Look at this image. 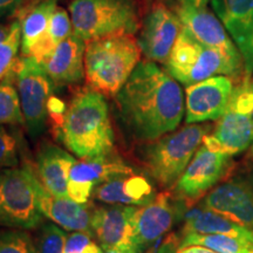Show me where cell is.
<instances>
[{
	"mask_svg": "<svg viewBox=\"0 0 253 253\" xmlns=\"http://www.w3.org/2000/svg\"><path fill=\"white\" fill-rule=\"evenodd\" d=\"M182 27L195 38L202 45L217 49L230 58L244 62L238 47L227 36L225 27L210 9L205 7L181 5L175 8Z\"/></svg>",
	"mask_w": 253,
	"mask_h": 253,
	"instance_id": "14",
	"label": "cell"
},
{
	"mask_svg": "<svg viewBox=\"0 0 253 253\" xmlns=\"http://www.w3.org/2000/svg\"><path fill=\"white\" fill-rule=\"evenodd\" d=\"M25 126L32 137L42 134L48 115L47 103L52 96L54 82L42 66L32 56H21L13 69Z\"/></svg>",
	"mask_w": 253,
	"mask_h": 253,
	"instance_id": "8",
	"label": "cell"
},
{
	"mask_svg": "<svg viewBox=\"0 0 253 253\" xmlns=\"http://www.w3.org/2000/svg\"><path fill=\"white\" fill-rule=\"evenodd\" d=\"M212 8L236 41L244 60L245 75L253 74V0H211Z\"/></svg>",
	"mask_w": 253,
	"mask_h": 253,
	"instance_id": "15",
	"label": "cell"
},
{
	"mask_svg": "<svg viewBox=\"0 0 253 253\" xmlns=\"http://www.w3.org/2000/svg\"><path fill=\"white\" fill-rule=\"evenodd\" d=\"M63 253H103L88 232H74L67 237Z\"/></svg>",
	"mask_w": 253,
	"mask_h": 253,
	"instance_id": "32",
	"label": "cell"
},
{
	"mask_svg": "<svg viewBox=\"0 0 253 253\" xmlns=\"http://www.w3.org/2000/svg\"><path fill=\"white\" fill-rule=\"evenodd\" d=\"M38 208L40 212L65 230L74 232L91 233V214L86 204H79L71 198L56 197L43 188L42 183L36 179Z\"/></svg>",
	"mask_w": 253,
	"mask_h": 253,
	"instance_id": "19",
	"label": "cell"
},
{
	"mask_svg": "<svg viewBox=\"0 0 253 253\" xmlns=\"http://www.w3.org/2000/svg\"><path fill=\"white\" fill-rule=\"evenodd\" d=\"M36 179L27 167L0 169V226L31 230L41 223Z\"/></svg>",
	"mask_w": 253,
	"mask_h": 253,
	"instance_id": "7",
	"label": "cell"
},
{
	"mask_svg": "<svg viewBox=\"0 0 253 253\" xmlns=\"http://www.w3.org/2000/svg\"><path fill=\"white\" fill-rule=\"evenodd\" d=\"M201 245L218 253H253V243L226 235H186L181 248Z\"/></svg>",
	"mask_w": 253,
	"mask_h": 253,
	"instance_id": "26",
	"label": "cell"
},
{
	"mask_svg": "<svg viewBox=\"0 0 253 253\" xmlns=\"http://www.w3.org/2000/svg\"><path fill=\"white\" fill-rule=\"evenodd\" d=\"M67 235L56 225L47 223L41 229L38 252L39 253H63Z\"/></svg>",
	"mask_w": 253,
	"mask_h": 253,
	"instance_id": "30",
	"label": "cell"
},
{
	"mask_svg": "<svg viewBox=\"0 0 253 253\" xmlns=\"http://www.w3.org/2000/svg\"><path fill=\"white\" fill-rule=\"evenodd\" d=\"M97 201L113 205H147L154 201V190L150 183L134 173L114 177L94 190Z\"/></svg>",
	"mask_w": 253,
	"mask_h": 253,
	"instance_id": "21",
	"label": "cell"
},
{
	"mask_svg": "<svg viewBox=\"0 0 253 253\" xmlns=\"http://www.w3.org/2000/svg\"><path fill=\"white\" fill-rule=\"evenodd\" d=\"M182 30L176 12L156 2L145 15L138 37V45L148 60L166 63Z\"/></svg>",
	"mask_w": 253,
	"mask_h": 253,
	"instance_id": "9",
	"label": "cell"
},
{
	"mask_svg": "<svg viewBox=\"0 0 253 253\" xmlns=\"http://www.w3.org/2000/svg\"><path fill=\"white\" fill-rule=\"evenodd\" d=\"M166 66L169 74L185 86L208 80L216 74L231 78L235 84L246 77L244 62L202 45L183 27Z\"/></svg>",
	"mask_w": 253,
	"mask_h": 253,
	"instance_id": "4",
	"label": "cell"
},
{
	"mask_svg": "<svg viewBox=\"0 0 253 253\" xmlns=\"http://www.w3.org/2000/svg\"><path fill=\"white\" fill-rule=\"evenodd\" d=\"M18 137L5 126H0V169L15 168L19 163Z\"/></svg>",
	"mask_w": 253,
	"mask_h": 253,
	"instance_id": "31",
	"label": "cell"
},
{
	"mask_svg": "<svg viewBox=\"0 0 253 253\" xmlns=\"http://www.w3.org/2000/svg\"><path fill=\"white\" fill-rule=\"evenodd\" d=\"M184 235H226L249 240L253 243V231L213 211L204 210L192 211L186 216Z\"/></svg>",
	"mask_w": 253,
	"mask_h": 253,
	"instance_id": "23",
	"label": "cell"
},
{
	"mask_svg": "<svg viewBox=\"0 0 253 253\" xmlns=\"http://www.w3.org/2000/svg\"><path fill=\"white\" fill-rule=\"evenodd\" d=\"M19 48H21V25L20 20H15L7 37L0 43V82L13 72L19 60Z\"/></svg>",
	"mask_w": 253,
	"mask_h": 253,
	"instance_id": "28",
	"label": "cell"
},
{
	"mask_svg": "<svg viewBox=\"0 0 253 253\" xmlns=\"http://www.w3.org/2000/svg\"><path fill=\"white\" fill-rule=\"evenodd\" d=\"M103 253H136L134 250H110V251H104Z\"/></svg>",
	"mask_w": 253,
	"mask_h": 253,
	"instance_id": "37",
	"label": "cell"
},
{
	"mask_svg": "<svg viewBox=\"0 0 253 253\" xmlns=\"http://www.w3.org/2000/svg\"><path fill=\"white\" fill-rule=\"evenodd\" d=\"M60 137L65 147L80 158L112 153L114 131L103 95L93 89L75 95L60 126Z\"/></svg>",
	"mask_w": 253,
	"mask_h": 253,
	"instance_id": "2",
	"label": "cell"
},
{
	"mask_svg": "<svg viewBox=\"0 0 253 253\" xmlns=\"http://www.w3.org/2000/svg\"><path fill=\"white\" fill-rule=\"evenodd\" d=\"M210 129V125H188L145 145L142 157L151 177L162 186L178 182Z\"/></svg>",
	"mask_w": 253,
	"mask_h": 253,
	"instance_id": "5",
	"label": "cell"
},
{
	"mask_svg": "<svg viewBox=\"0 0 253 253\" xmlns=\"http://www.w3.org/2000/svg\"><path fill=\"white\" fill-rule=\"evenodd\" d=\"M181 5L194 6V7H205L210 0H177Z\"/></svg>",
	"mask_w": 253,
	"mask_h": 253,
	"instance_id": "35",
	"label": "cell"
},
{
	"mask_svg": "<svg viewBox=\"0 0 253 253\" xmlns=\"http://www.w3.org/2000/svg\"><path fill=\"white\" fill-rule=\"evenodd\" d=\"M204 208L253 231V188L245 182H227L213 189Z\"/></svg>",
	"mask_w": 253,
	"mask_h": 253,
	"instance_id": "17",
	"label": "cell"
},
{
	"mask_svg": "<svg viewBox=\"0 0 253 253\" xmlns=\"http://www.w3.org/2000/svg\"><path fill=\"white\" fill-rule=\"evenodd\" d=\"M0 253H39L32 237L25 230H0Z\"/></svg>",
	"mask_w": 253,
	"mask_h": 253,
	"instance_id": "29",
	"label": "cell"
},
{
	"mask_svg": "<svg viewBox=\"0 0 253 253\" xmlns=\"http://www.w3.org/2000/svg\"><path fill=\"white\" fill-rule=\"evenodd\" d=\"M141 47L134 34H115L87 42L84 77L90 89L114 96L137 67Z\"/></svg>",
	"mask_w": 253,
	"mask_h": 253,
	"instance_id": "3",
	"label": "cell"
},
{
	"mask_svg": "<svg viewBox=\"0 0 253 253\" xmlns=\"http://www.w3.org/2000/svg\"><path fill=\"white\" fill-rule=\"evenodd\" d=\"M235 82L229 77H213L185 88V121L188 125L214 121L225 112Z\"/></svg>",
	"mask_w": 253,
	"mask_h": 253,
	"instance_id": "10",
	"label": "cell"
},
{
	"mask_svg": "<svg viewBox=\"0 0 253 253\" xmlns=\"http://www.w3.org/2000/svg\"><path fill=\"white\" fill-rule=\"evenodd\" d=\"M173 216L168 194L158 195L151 203L136 209L132 218L136 253L144 251L171 229Z\"/></svg>",
	"mask_w": 253,
	"mask_h": 253,
	"instance_id": "18",
	"label": "cell"
},
{
	"mask_svg": "<svg viewBox=\"0 0 253 253\" xmlns=\"http://www.w3.org/2000/svg\"><path fill=\"white\" fill-rule=\"evenodd\" d=\"M72 33L73 25L67 11L61 7H56L49 19L45 34L34 43L28 56L36 59L39 63L43 62L54 52L56 46L71 37Z\"/></svg>",
	"mask_w": 253,
	"mask_h": 253,
	"instance_id": "25",
	"label": "cell"
},
{
	"mask_svg": "<svg viewBox=\"0 0 253 253\" xmlns=\"http://www.w3.org/2000/svg\"><path fill=\"white\" fill-rule=\"evenodd\" d=\"M86 42L74 34L60 42L50 56L40 65L56 84H72L84 77Z\"/></svg>",
	"mask_w": 253,
	"mask_h": 253,
	"instance_id": "20",
	"label": "cell"
},
{
	"mask_svg": "<svg viewBox=\"0 0 253 253\" xmlns=\"http://www.w3.org/2000/svg\"><path fill=\"white\" fill-rule=\"evenodd\" d=\"M253 114L230 101L225 112L218 119L213 131L209 132L203 144L210 150L229 156L245 151L253 141Z\"/></svg>",
	"mask_w": 253,
	"mask_h": 253,
	"instance_id": "13",
	"label": "cell"
},
{
	"mask_svg": "<svg viewBox=\"0 0 253 253\" xmlns=\"http://www.w3.org/2000/svg\"><path fill=\"white\" fill-rule=\"evenodd\" d=\"M6 79L7 80L0 84V125H24L18 90L12 84L14 73L12 72Z\"/></svg>",
	"mask_w": 253,
	"mask_h": 253,
	"instance_id": "27",
	"label": "cell"
},
{
	"mask_svg": "<svg viewBox=\"0 0 253 253\" xmlns=\"http://www.w3.org/2000/svg\"><path fill=\"white\" fill-rule=\"evenodd\" d=\"M73 34L84 42L115 34H135L140 26L134 0H73Z\"/></svg>",
	"mask_w": 253,
	"mask_h": 253,
	"instance_id": "6",
	"label": "cell"
},
{
	"mask_svg": "<svg viewBox=\"0 0 253 253\" xmlns=\"http://www.w3.org/2000/svg\"><path fill=\"white\" fill-rule=\"evenodd\" d=\"M39 1H41V0H39Z\"/></svg>",
	"mask_w": 253,
	"mask_h": 253,
	"instance_id": "39",
	"label": "cell"
},
{
	"mask_svg": "<svg viewBox=\"0 0 253 253\" xmlns=\"http://www.w3.org/2000/svg\"><path fill=\"white\" fill-rule=\"evenodd\" d=\"M26 0H0V18L7 17L20 11Z\"/></svg>",
	"mask_w": 253,
	"mask_h": 253,
	"instance_id": "33",
	"label": "cell"
},
{
	"mask_svg": "<svg viewBox=\"0 0 253 253\" xmlns=\"http://www.w3.org/2000/svg\"><path fill=\"white\" fill-rule=\"evenodd\" d=\"M75 162L68 151L54 144L42 145L38 155V172L43 188L56 197L69 198L68 178Z\"/></svg>",
	"mask_w": 253,
	"mask_h": 253,
	"instance_id": "22",
	"label": "cell"
},
{
	"mask_svg": "<svg viewBox=\"0 0 253 253\" xmlns=\"http://www.w3.org/2000/svg\"><path fill=\"white\" fill-rule=\"evenodd\" d=\"M12 27V23L11 24H0V43L4 41V39L7 37V34L9 33Z\"/></svg>",
	"mask_w": 253,
	"mask_h": 253,
	"instance_id": "36",
	"label": "cell"
},
{
	"mask_svg": "<svg viewBox=\"0 0 253 253\" xmlns=\"http://www.w3.org/2000/svg\"><path fill=\"white\" fill-rule=\"evenodd\" d=\"M56 7V0H41L30 8L20 9L21 55H30L32 47L47 31L49 19Z\"/></svg>",
	"mask_w": 253,
	"mask_h": 253,
	"instance_id": "24",
	"label": "cell"
},
{
	"mask_svg": "<svg viewBox=\"0 0 253 253\" xmlns=\"http://www.w3.org/2000/svg\"><path fill=\"white\" fill-rule=\"evenodd\" d=\"M115 96L123 125L142 141L157 140L173 131L184 115L179 84L150 60L138 63Z\"/></svg>",
	"mask_w": 253,
	"mask_h": 253,
	"instance_id": "1",
	"label": "cell"
},
{
	"mask_svg": "<svg viewBox=\"0 0 253 253\" xmlns=\"http://www.w3.org/2000/svg\"><path fill=\"white\" fill-rule=\"evenodd\" d=\"M252 120H253V116H252ZM251 155L253 156V141H252V147H251Z\"/></svg>",
	"mask_w": 253,
	"mask_h": 253,
	"instance_id": "38",
	"label": "cell"
},
{
	"mask_svg": "<svg viewBox=\"0 0 253 253\" xmlns=\"http://www.w3.org/2000/svg\"><path fill=\"white\" fill-rule=\"evenodd\" d=\"M230 157L210 150L204 144L199 147L177 182V192L188 201H196L224 176L230 166Z\"/></svg>",
	"mask_w": 253,
	"mask_h": 253,
	"instance_id": "12",
	"label": "cell"
},
{
	"mask_svg": "<svg viewBox=\"0 0 253 253\" xmlns=\"http://www.w3.org/2000/svg\"><path fill=\"white\" fill-rule=\"evenodd\" d=\"M176 253H218L213 250L205 248V246L201 245H190V246H184V248H181Z\"/></svg>",
	"mask_w": 253,
	"mask_h": 253,
	"instance_id": "34",
	"label": "cell"
},
{
	"mask_svg": "<svg viewBox=\"0 0 253 253\" xmlns=\"http://www.w3.org/2000/svg\"><path fill=\"white\" fill-rule=\"evenodd\" d=\"M136 208L126 205L100 208L91 214V232L96 235L103 251L135 250L132 218Z\"/></svg>",
	"mask_w": 253,
	"mask_h": 253,
	"instance_id": "16",
	"label": "cell"
},
{
	"mask_svg": "<svg viewBox=\"0 0 253 253\" xmlns=\"http://www.w3.org/2000/svg\"><path fill=\"white\" fill-rule=\"evenodd\" d=\"M109 155L84 158L74 163L68 178V197L72 201L84 204L96 186L114 177L134 173V170L123 161Z\"/></svg>",
	"mask_w": 253,
	"mask_h": 253,
	"instance_id": "11",
	"label": "cell"
}]
</instances>
